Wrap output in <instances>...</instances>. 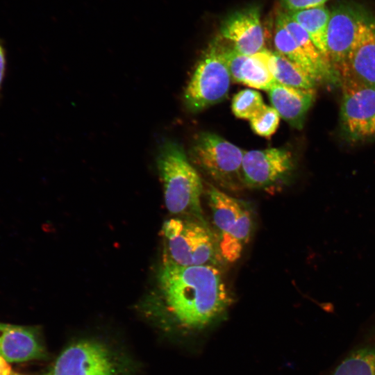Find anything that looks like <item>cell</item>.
I'll use <instances>...</instances> for the list:
<instances>
[{
	"label": "cell",
	"instance_id": "14",
	"mask_svg": "<svg viewBox=\"0 0 375 375\" xmlns=\"http://www.w3.org/2000/svg\"><path fill=\"white\" fill-rule=\"evenodd\" d=\"M0 355L9 362L42 358L44 347L30 327L0 322Z\"/></svg>",
	"mask_w": 375,
	"mask_h": 375
},
{
	"label": "cell",
	"instance_id": "25",
	"mask_svg": "<svg viewBox=\"0 0 375 375\" xmlns=\"http://www.w3.org/2000/svg\"><path fill=\"white\" fill-rule=\"evenodd\" d=\"M11 367L3 356L0 355V375H12Z\"/></svg>",
	"mask_w": 375,
	"mask_h": 375
},
{
	"label": "cell",
	"instance_id": "15",
	"mask_svg": "<svg viewBox=\"0 0 375 375\" xmlns=\"http://www.w3.org/2000/svg\"><path fill=\"white\" fill-rule=\"evenodd\" d=\"M272 107L279 116L297 129L302 128L315 98V89H301L275 83L268 91Z\"/></svg>",
	"mask_w": 375,
	"mask_h": 375
},
{
	"label": "cell",
	"instance_id": "16",
	"mask_svg": "<svg viewBox=\"0 0 375 375\" xmlns=\"http://www.w3.org/2000/svg\"><path fill=\"white\" fill-rule=\"evenodd\" d=\"M262 54L276 83L301 89H315L317 82L301 66L278 51L263 49Z\"/></svg>",
	"mask_w": 375,
	"mask_h": 375
},
{
	"label": "cell",
	"instance_id": "2",
	"mask_svg": "<svg viewBox=\"0 0 375 375\" xmlns=\"http://www.w3.org/2000/svg\"><path fill=\"white\" fill-rule=\"evenodd\" d=\"M157 165L168 211L190 215L206 222L201 206L202 180L181 145L171 140L165 142L159 150Z\"/></svg>",
	"mask_w": 375,
	"mask_h": 375
},
{
	"label": "cell",
	"instance_id": "13",
	"mask_svg": "<svg viewBox=\"0 0 375 375\" xmlns=\"http://www.w3.org/2000/svg\"><path fill=\"white\" fill-rule=\"evenodd\" d=\"M223 52L233 81L266 91H269L276 83L261 51L253 55H246L238 52L233 48L223 47Z\"/></svg>",
	"mask_w": 375,
	"mask_h": 375
},
{
	"label": "cell",
	"instance_id": "1",
	"mask_svg": "<svg viewBox=\"0 0 375 375\" xmlns=\"http://www.w3.org/2000/svg\"><path fill=\"white\" fill-rule=\"evenodd\" d=\"M158 280L167 311L185 328L208 326L232 303L231 292L216 265L181 266L164 260Z\"/></svg>",
	"mask_w": 375,
	"mask_h": 375
},
{
	"label": "cell",
	"instance_id": "12",
	"mask_svg": "<svg viewBox=\"0 0 375 375\" xmlns=\"http://www.w3.org/2000/svg\"><path fill=\"white\" fill-rule=\"evenodd\" d=\"M342 68L375 88V18L372 16L360 25Z\"/></svg>",
	"mask_w": 375,
	"mask_h": 375
},
{
	"label": "cell",
	"instance_id": "18",
	"mask_svg": "<svg viewBox=\"0 0 375 375\" xmlns=\"http://www.w3.org/2000/svg\"><path fill=\"white\" fill-rule=\"evenodd\" d=\"M288 13L308 33L320 52L329 60L326 34L331 12L325 5Z\"/></svg>",
	"mask_w": 375,
	"mask_h": 375
},
{
	"label": "cell",
	"instance_id": "9",
	"mask_svg": "<svg viewBox=\"0 0 375 375\" xmlns=\"http://www.w3.org/2000/svg\"><path fill=\"white\" fill-rule=\"evenodd\" d=\"M112 353L103 344L81 340L67 347L47 375H120Z\"/></svg>",
	"mask_w": 375,
	"mask_h": 375
},
{
	"label": "cell",
	"instance_id": "11",
	"mask_svg": "<svg viewBox=\"0 0 375 375\" xmlns=\"http://www.w3.org/2000/svg\"><path fill=\"white\" fill-rule=\"evenodd\" d=\"M220 33L240 53L253 55L265 49L264 30L260 10L256 6L236 11L228 16L221 25Z\"/></svg>",
	"mask_w": 375,
	"mask_h": 375
},
{
	"label": "cell",
	"instance_id": "20",
	"mask_svg": "<svg viewBox=\"0 0 375 375\" xmlns=\"http://www.w3.org/2000/svg\"><path fill=\"white\" fill-rule=\"evenodd\" d=\"M274 42L276 51L301 66L317 83L321 81L319 74L312 62L278 18H276Z\"/></svg>",
	"mask_w": 375,
	"mask_h": 375
},
{
	"label": "cell",
	"instance_id": "21",
	"mask_svg": "<svg viewBox=\"0 0 375 375\" xmlns=\"http://www.w3.org/2000/svg\"><path fill=\"white\" fill-rule=\"evenodd\" d=\"M265 106L260 92L244 89L233 96L231 109L236 117L250 120L261 112Z\"/></svg>",
	"mask_w": 375,
	"mask_h": 375
},
{
	"label": "cell",
	"instance_id": "26",
	"mask_svg": "<svg viewBox=\"0 0 375 375\" xmlns=\"http://www.w3.org/2000/svg\"><path fill=\"white\" fill-rule=\"evenodd\" d=\"M12 375H22V374H14V373H12ZM44 375H47V374H44Z\"/></svg>",
	"mask_w": 375,
	"mask_h": 375
},
{
	"label": "cell",
	"instance_id": "23",
	"mask_svg": "<svg viewBox=\"0 0 375 375\" xmlns=\"http://www.w3.org/2000/svg\"><path fill=\"white\" fill-rule=\"evenodd\" d=\"M328 0H281L288 12L308 9L322 5Z\"/></svg>",
	"mask_w": 375,
	"mask_h": 375
},
{
	"label": "cell",
	"instance_id": "24",
	"mask_svg": "<svg viewBox=\"0 0 375 375\" xmlns=\"http://www.w3.org/2000/svg\"><path fill=\"white\" fill-rule=\"evenodd\" d=\"M6 71V56L5 49L0 42V92L2 89Z\"/></svg>",
	"mask_w": 375,
	"mask_h": 375
},
{
	"label": "cell",
	"instance_id": "6",
	"mask_svg": "<svg viewBox=\"0 0 375 375\" xmlns=\"http://www.w3.org/2000/svg\"><path fill=\"white\" fill-rule=\"evenodd\" d=\"M231 79L223 46L215 42L198 62L185 90L183 97L188 109L197 112L224 100Z\"/></svg>",
	"mask_w": 375,
	"mask_h": 375
},
{
	"label": "cell",
	"instance_id": "22",
	"mask_svg": "<svg viewBox=\"0 0 375 375\" xmlns=\"http://www.w3.org/2000/svg\"><path fill=\"white\" fill-rule=\"evenodd\" d=\"M279 121L278 112L272 106L266 105L261 112L250 119V124L257 135L270 137L276 132Z\"/></svg>",
	"mask_w": 375,
	"mask_h": 375
},
{
	"label": "cell",
	"instance_id": "3",
	"mask_svg": "<svg viewBox=\"0 0 375 375\" xmlns=\"http://www.w3.org/2000/svg\"><path fill=\"white\" fill-rule=\"evenodd\" d=\"M207 197L217 233L215 237L219 253L226 261L234 262L240 258L251 236V209L247 202L212 185L207 190Z\"/></svg>",
	"mask_w": 375,
	"mask_h": 375
},
{
	"label": "cell",
	"instance_id": "8",
	"mask_svg": "<svg viewBox=\"0 0 375 375\" xmlns=\"http://www.w3.org/2000/svg\"><path fill=\"white\" fill-rule=\"evenodd\" d=\"M294 170L292 153L282 148L244 151L242 172L244 186L275 192L290 179Z\"/></svg>",
	"mask_w": 375,
	"mask_h": 375
},
{
	"label": "cell",
	"instance_id": "10",
	"mask_svg": "<svg viewBox=\"0 0 375 375\" xmlns=\"http://www.w3.org/2000/svg\"><path fill=\"white\" fill-rule=\"evenodd\" d=\"M370 17L360 5L350 2L340 3L331 11L326 47L329 60L338 74L347 62L360 25Z\"/></svg>",
	"mask_w": 375,
	"mask_h": 375
},
{
	"label": "cell",
	"instance_id": "4",
	"mask_svg": "<svg viewBox=\"0 0 375 375\" xmlns=\"http://www.w3.org/2000/svg\"><path fill=\"white\" fill-rule=\"evenodd\" d=\"M162 233L167 251L164 260L181 266L216 265L217 239L206 222L172 218L164 222Z\"/></svg>",
	"mask_w": 375,
	"mask_h": 375
},
{
	"label": "cell",
	"instance_id": "7",
	"mask_svg": "<svg viewBox=\"0 0 375 375\" xmlns=\"http://www.w3.org/2000/svg\"><path fill=\"white\" fill-rule=\"evenodd\" d=\"M338 74L343 135L351 142L375 136V88L362 82L345 68L341 69Z\"/></svg>",
	"mask_w": 375,
	"mask_h": 375
},
{
	"label": "cell",
	"instance_id": "19",
	"mask_svg": "<svg viewBox=\"0 0 375 375\" xmlns=\"http://www.w3.org/2000/svg\"><path fill=\"white\" fill-rule=\"evenodd\" d=\"M328 375H375V337L352 349Z\"/></svg>",
	"mask_w": 375,
	"mask_h": 375
},
{
	"label": "cell",
	"instance_id": "17",
	"mask_svg": "<svg viewBox=\"0 0 375 375\" xmlns=\"http://www.w3.org/2000/svg\"><path fill=\"white\" fill-rule=\"evenodd\" d=\"M277 18L290 33L297 44L315 67L321 81L338 82L339 76L331 63L320 52L308 33L288 13L281 12Z\"/></svg>",
	"mask_w": 375,
	"mask_h": 375
},
{
	"label": "cell",
	"instance_id": "5",
	"mask_svg": "<svg viewBox=\"0 0 375 375\" xmlns=\"http://www.w3.org/2000/svg\"><path fill=\"white\" fill-rule=\"evenodd\" d=\"M244 151L221 136L202 132L189 151L190 160L224 188L236 190L244 186L242 163Z\"/></svg>",
	"mask_w": 375,
	"mask_h": 375
}]
</instances>
